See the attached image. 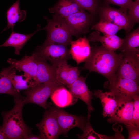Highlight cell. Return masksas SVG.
I'll return each instance as SVG.
<instances>
[{
	"mask_svg": "<svg viewBox=\"0 0 139 139\" xmlns=\"http://www.w3.org/2000/svg\"><path fill=\"white\" fill-rule=\"evenodd\" d=\"M123 56V53L117 54L102 46L94 47L81 70L97 72L111 82L116 78V74Z\"/></svg>",
	"mask_w": 139,
	"mask_h": 139,
	"instance_id": "obj_1",
	"label": "cell"
},
{
	"mask_svg": "<svg viewBox=\"0 0 139 139\" xmlns=\"http://www.w3.org/2000/svg\"><path fill=\"white\" fill-rule=\"evenodd\" d=\"M23 99L14 97V106L11 110L3 111L2 127L8 139H27L32 129L24 123L22 116V110L25 104Z\"/></svg>",
	"mask_w": 139,
	"mask_h": 139,
	"instance_id": "obj_2",
	"label": "cell"
},
{
	"mask_svg": "<svg viewBox=\"0 0 139 139\" xmlns=\"http://www.w3.org/2000/svg\"><path fill=\"white\" fill-rule=\"evenodd\" d=\"M44 18L47 22V25L41 29L47 32L46 39L44 42L67 46L70 45L72 36L65 18L56 14L51 19L46 16Z\"/></svg>",
	"mask_w": 139,
	"mask_h": 139,
	"instance_id": "obj_3",
	"label": "cell"
},
{
	"mask_svg": "<svg viewBox=\"0 0 139 139\" xmlns=\"http://www.w3.org/2000/svg\"><path fill=\"white\" fill-rule=\"evenodd\" d=\"M138 84L134 81L116 77L111 82H105L104 86L114 94L119 103L133 100L134 97L138 94Z\"/></svg>",
	"mask_w": 139,
	"mask_h": 139,
	"instance_id": "obj_4",
	"label": "cell"
},
{
	"mask_svg": "<svg viewBox=\"0 0 139 139\" xmlns=\"http://www.w3.org/2000/svg\"><path fill=\"white\" fill-rule=\"evenodd\" d=\"M34 52L39 57L49 61L53 65L67 61L71 57L67 46L55 43L44 42L36 47Z\"/></svg>",
	"mask_w": 139,
	"mask_h": 139,
	"instance_id": "obj_5",
	"label": "cell"
},
{
	"mask_svg": "<svg viewBox=\"0 0 139 139\" xmlns=\"http://www.w3.org/2000/svg\"><path fill=\"white\" fill-rule=\"evenodd\" d=\"M59 84L53 82L40 84L27 90L24 93L26 95L23 101L25 104L33 103L46 109L49 105L47 100L54 91L59 87Z\"/></svg>",
	"mask_w": 139,
	"mask_h": 139,
	"instance_id": "obj_6",
	"label": "cell"
},
{
	"mask_svg": "<svg viewBox=\"0 0 139 139\" xmlns=\"http://www.w3.org/2000/svg\"><path fill=\"white\" fill-rule=\"evenodd\" d=\"M116 74V77L139 82V53L126 52Z\"/></svg>",
	"mask_w": 139,
	"mask_h": 139,
	"instance_id": "obj_7",
	"label": "cell"
},
{
	"mask_svg": "<svg viewBox=\"0 0 139 139\" xmlns=\"http://www.w3.org/2000/svg\"><path fill=\"white\" fill-rule=\"evenodd\" d=\"M99 15L101 19L109 21L124 29L128 33L134 24L129 18L126 10L111 7L107 4L100 8Z\"/></svg>",
	"mask_w": 139,
	"mask_h": 139,
	"instance_id": "obj_8",
	"label": "cell"
},
{
	"mask_svg": "<svg viewBox=\"0 0 139 139\" xmlns=\"http://www.w3.org/2000/svg\"><path fill=\"white\" fill-rule=\"evenodd\" d=\"M55 110V108H52L46 111L42 120L36 125L42 139H57L62 134L56 119Z\"/></svg>",
	"mask_w": 139,
	"mask_h": 139,
	"instance_id": "obj_9",
	"label": "cell"
},
{
	"mask_svg": "<svg viewBox=\"0 0 139 139\" xmlns=\"http://www.w3.org/2000/svg\"><path fill=\"white\" fill-rule=\"evenodd\" d=\"M56 119L61 134L67 137V133L72 128L78 127L83 131L84 129L87 118L69 114L63 110L56 108Z\"/></svg>",
	"mask_w": 139,
	"mask_h": 139,
	"instance_id": "obj_10",
	"label": "cell"
},
{
	"mask_svg": "<svg viewBox=\"0 0 139 139\" xmlns=\"http://www.w3.org/2000/svg\"><path fill=\"white\" fill-rule=\"evenodd\" d=\"M91 15L83 12L74 13L65 18L72 36H79L88 32Z\"/></svg>",
	"mask_w": 139,
	"mask_h": 139,
	"instance_id": "obj_11",
	"label": "cell"
},
{
	"mask_svg": "<svg viewBox=\"0 0 139 139\" xmlns=\"http://www.w3.org/2000/svg\"><path fill=\"white\" fill-rule=\"evenodd\" d=\"M56 79L62 86L69 88L79 77L80 71L78 67L68 64L67 61L57 65H52Z\"/></svg>",
	"mask_w": 139,
	"mask_h": 139,
	"instance_id": "obj_12",
	"label": "cell"
},
{
	"mask_svg": "<svg viewBox=\"0 0 139 139\" xmlns=\"http://www.w3.org/2000/svg\"><path fill=\"white\" fill-rule=\"evenodd\" d=\"M35 54V59L37 64V70L36 78L33 81L35 86L50 82L55 83L61 86L56 79L52 65L49 64L46 60Z\"/></svg>",
	"mask_w": 139,
	"mask_h": 139,
	"instance_id": "obj_13",
	"label": "cell"
},
{
	"mask_svg": "<svg viewBox=\"0 0 139 139\" xmlns=\"http://www.w3.org/2000/svg\"><path fill=\"white\" fill-rule=\"evenodd\" d=\"M86 79V77H79L68 88L74 97L81 99L86 104L89 112L90 113L94 110L91 102L93 92L88 88L85 83Z\"/></svg>",
	"mask_w": 139,
	"mask_h": 139,
	"instance_id": "obj_14",
	"label": "cell"
},
{
	"mask_svg": "<svg viewBox=\"0 0 139 139\" xmlns=\"http://www.w3.org/2000/svg\"><path fill=\"white\" fill-rule=\"evenodd\" d=\"M89 41L85 36L70 42V52L72 59L77 65L85 61L91 53V49Z\"/></svg>",
	"mask_w": 139,
	"mask_h": 139,
	"instance_id": "obj_15",
	"label": "cell"
},
{
	"mask_svg": "<svg viewBox=\"0 0 139 139\" xmlns=\"http://www.w3.org/2000/svg\"><path fill=\"white\" fill-rule=\"evenodd\" d=\"M35 55L33 52L31 55H25L20 60L10 58L7 61L13 68L19 71H23L24 74L33 81L36 78L37 70Z\"/></svg>",
	"mask_w": 139,
	"mask_h": 139,
	"instance_id": "obj_16",
	"label": "cell"
},
{
	"mask_svg": "<svg viewBox=\"0 0 139 139\" xmlns=\"http://www.w3.org/2000/svg\"><path fill=\"white\" fill-rule=\"evenodd\" d=\"M133 109V100L122 101L118 103L112 115L108 119L111 123H122L124 125H132Z\"/></svg>",
	"mask_w": 139,
	"mask_h": 139,
	"instance_id": "obj_17",
	"label": "cell"
},
{
	"mask_svg": "<svg viewBox=\"0 0 139 139\" xmlns=\"http://www.w3.org/2000/svg\"><path fill=\"white\" fill-rule=\"evenodd\" d=\"M88 39L91 42H100L103 47L114 52L120 48L124 42V39L116 34L102 36L100 32L97 31L90 33Z\"/></svg>",
	"mask_w": 139,
	"mask_h": 139,
	"instance_id": "obj_18",
	"label": "cell"
},
{
	"mask_svg": "<svg viewBox=\"0 0 139 139\" xmlns=\"http://www.w3.org/2000/svg\"><path fill=\"white\" fill-rule=\"evenodd\" d=\"M49 10L50 13L65 18L76 13L84 11L74 0H59Z\"/></svg>",
	"mask_w": 139,
	"mask_h": 139,
	"instance_id": "obj_19",
	"label": "cell"
},
{
	"mask_svg": "<svg viewBox=\"0 0 139 139\" xmlns=\"http://www.w3.org/2000/svg\"><path fill=\"white\" fill-rule=\"evenodd\" d=\"M93 95L99 98L103 109V117H110L114 113L118 102L114 94L111 92H103L101 90L95 91Z\"/></svg>",
	"mask_w": 139,
	"mask_h": 139,
	"instance_id": "obj_20",
	"label": "cell"
},
{
	"mask_svg": "<svg viewBox=\"0 0 139 139\" xmlns=\"http://www.w3.org/2000/svg\"><path fill=\"white\" fill-rule=\"evenodd\" d=\"M40 26L37 25V30L33 33L29 34H23L17 33L13 30L8 39L3 44L0 46L2 47H11L15 49V53L20 55V51L27 42L37 32L41 30Z\"/></svg>",
	"mask_w": 139,
	"mask_h": 139,
	"instance_id": "obj_21",
	"label": "cell"
},
{
	"mask_svg": "<svg viewBox=\"0 0 139 139\" xmlns=\"http://www.w3.org/2000/svg\"><path fill=\"white\" fill-rule=\"evenodd\" d=\"M20 0H16L7 10L6 13L7 24L3 31L10 28L13 30L17 22H22L25 19L26 12L20 9Z\"/></svg>",
	"mask_w": 139,
	"mask_h": 139,
	"instance_id": "obj_22",
	"label": "cell"
},
{
	"mask_svg": "<svg viewBox=\"0 0 139 139\" xmlns=\"http://www.w3.org/2000/svg\"><path fill=\"white\" fill-rule=\"evenodd\" d=\"M53 103L58 107L64 108L73 105L76 99L71 93L63 86L56 89L50 96Z\"/></svg>",
	"mask_w": 139,
	"mask_h": 139,
	"instance_id": "obj_23",
	"label": "cell"
},
{
	"mask_svg": "<svg viewBox=\"0 0 139 139\" xmlns=\"http://www.w3.org/2000/svg\"><path fill=\"white\" fill-rule=\"evenodd\" d=\"M8 77L14 88L20 91L28 90L35 86L33 80L25 74L18 75L15 69L11 65L8 73Z\"/></svg>",
	"mask_w": 139,
	"mask_h": 139,
	"instance_id": "obj_24",
	"label": "cell"
},
{
	"mask_svg": "<svg viewBox=\"0 0 139 139\" xmlns=\"http://www.w3.org/2000/svg\"><path fill=\"white\" fill-rule=\"evenodd\" d=\"M9 69V67H4L0 73V94L10 95L24 99V97L21 94L20 91L15 89L11 82L8 75Z\"/></svg>",
	"mask_w": 139,
	"mask_h": 139,
	"instance_id": "obj_25",
	"label": "cell"
},
{
	"mask_svg": "<svg viewBox=\"0 0 139 139\" xmlns=\"http://www.w3.org/2000/svg\"><path fill=\"white\" fill-rule=\"evenodd\" d=\"M123 53H139V28L128 34L124 39V42L118 49Z\"/></svg>",
	"mask_w": 139,
	"mask_h": 139,
	"instance_id": "obj_26",
	"label": "cell"
},
{
	"mask_svg": "<svg viewBox=\"0 0 139 139\" xmlns=\"http://www.w3.org/2000/svg\"><path fill=\"white\" fill-rule=\"evenodd\" d=\"M92 30L101 32L104 35L116 34L121 28L115 24L107 20L100 19L97 23L91 27Z\"/></svg>",
	"mask_w": 139,
	"mask_h": 139,
	"instance_id": "obj_27",
	"label": "cell"
},
{
	"mask_svg": "<svg viewBox=\"0 0 139 139\" xmlns=\"http://www.w3.org/2000/svg\"><path fill=\"white\" fill-rule=\"evenodd\" d=\"M90 115L88 113L86 121L84 130L82 135L77 134L78 138L83 139H113L115 137L113 136H109L98 134L96 132L92 127L90 122L89 119Z\"/></svg>",
	"mask_w": 139,
	"mask_h": 139,
	"instance_id": "obj_28",
	"label": "cell"
},
{
	"mask_svg": "<svg viewBox=\"0 0 139 139\" xmlns=\"http://www.w3.org/2000/svg\"><path fill=\"white\" fill-rule=\"evenodd\" d=\"M83 8L91 15L95 14L98 9V0H74Z\"/></svg>",
	"mask_w": 139,
	"mask_h": 139,
	"instance_id": "obj_29",
	"label": "cell"
},
{
	"mask_svg": "<svg viewBox=\"0 0 139 139\" xmlns=\"http://www.w3.org/2000/svg\"><path fill=\"white\" fill-rule=\"evenodd\" d=\"M128 16L131 21L134 23L139 22V0L132 1L128 9Z\"/></svg>",
	"mask_w": 139,
	"mask_h": 139,
	"instance_id": "obj_30",
	"label": "cell"
},
{
	"mask_svg": "<svg viewBox=\"0 0 139 139\" xmlns=\"http://www.w3.org/2000/svg\"><path fill=\"white\" fill-rule=\"evenodd\" d=\"M133 109L132 114V124L139 127V97L138 94L133 99Z\"/></svg>",
	"mask_w": 139,
	"mask_h": 139,
	"instance_id": "obj_31",
	"label": "cell"
},
{
	"mask_svg": "<svg viewBox=\"0 0 139 139\" xmlns=\"http://www.w3.org/2000/svg\"><path fill=\"white\" fill-rule=\"evenodd\" d=\"M107 4H112L118 6L125 10L129 9L132 1V0H105Z\"/></svg>",
	"mask_w": 139,
	"mask_h": 139,
	"instance_id": "obj_32",
	"label": "cell"
},
{
	"mask_svg": "<svg viewBox=\"0 0 139 139\" xmlns=\"http://www.w3.org/2000/svg\"><path fill=\"white\" fill-rule=\"evenodd\" d=\"M128 132V139L139 138V127L132 125H125Z\"/></svg>",
	"mask_w": 139,
	"mask_h": 139,
	"instance_id": "obj_33",
	"label": "cell"
},
{
	"mask_svg": "<svg viewBox=\"0 0 139 139\" xmlns=\"http://www.w3.org/2000/svg\"><path fill=\"white\" fill-rule=\"evenodd\" d=\"M8 139L3 130L2 126L0 125V139Z\"/></svg>",
	"mask_w": 139,
	"mask_h": 139,
	"instance_id": "obj_34",
	"label": "cell"
},
{
	"mask_svg": "<svg viewBox=\"0 0 139 139\" xmlns=\"http://www.w3.org/2000/svg\"><path fill=\"white\" fill-rule=\"evenodd\" d=\"M42 139L40 135L39 136H36L34 135L30 134L28 137L27 139Z\"/></svg>",
	"mask_w": 139,
	"mask_h": 139,
	"instance_id": "obj_35",
	"label": "cell"
},
{
	"mask_svg": "<svg viewBox=\"0 0 139 139\" xmlns=\"http://www.w3.org/2000/svg\"></svg>",
	"mask_w": 139,
	"mask_h": 139,
	"instance_id": "obj_36",
	"label": "cell"
}]
</instances>
